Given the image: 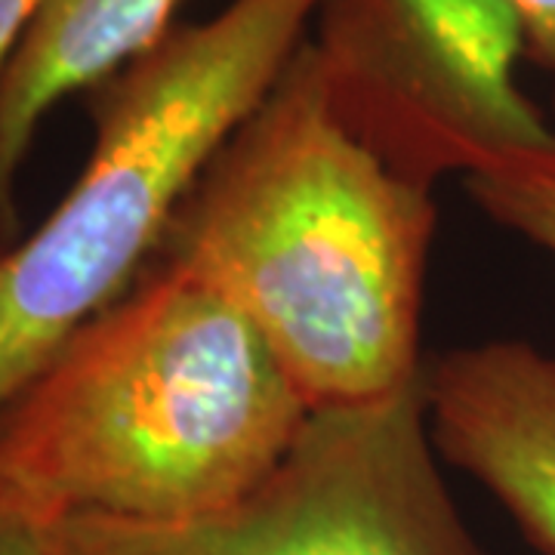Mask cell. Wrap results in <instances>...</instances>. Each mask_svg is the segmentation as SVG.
Returning <instances> with one entry per match:
<instances>
[{
  "label": "cell",
  "instance_id": "cell-3",
  "mask_svg": "<svg viewBox=\"0 0 555 555\" xmlns=\"http://www.w3.org/2000/svg\"><path fill=\"white\" fill-rule=\"evenodd\" d=\"M321 3L229 0L87 90V167L28 238L0 250V411L133 287L207 164L309 40Z\"/></svg>",
  "mask_w": 555,
  "mask_h": 555
},
{
  "label": "cell",
  "instance_id": "cell-9",
  "mask_svg": "<svg viewBox=\"0 0 555 555\" xmlns=\"http://www.w3.org/2000/svg\"><path fill=\"white\" fill-rule=\"evenodd\" d=\"M0 555H56L53 516L0 476Z\"/></svg>",
  "mask_w": 555,
  "mask_h": 555
},
{
  "label": "cell",
  "instance_id": "cell-6",
  "mask_svg": "<svg viewBox=\"0 0 555 555\" xmlns=\"http://www.w3.org/2000/svg\"><path fill=\"white\" fill-rule=\"evenodd\" d=\"M423 398L438 456L555 555V356L518 339L463 346L423 367Z\"/></svg>",
  "mask_w": 555,
  "mask_h": 555
},
{
  "label": "cell",
  "instance_id": "cell-8",
  "mask_svg": "<svg viewBox=\"0 0 555 555\" xmlns=\"http://www.w3.org/2000/svg\"><path fill=\"white\" fill-rule=\"evenodd\" d=\"M466 192L503 229L555 257V152L469 173Z\"/></svg>",
  "mask_w": 555,
  "mask_h": 555
},
{
  "label": "cell",
  "instance_id": "cell-4",
  "mask_svg": "<svg viewBox=\"0 0 555 555\" xmlns=\"http://www.w3.org/2000/svg\"><path fill=\"white\" fill-rule=\"evenodd\" d=\"M56 555H488L438 469L423 379L312 411L275 473L182 521L53 516Z\"/></svg>",
  "mask_w": 555,
  "mask_h": 555
},
{
  "label": "cell",
  "instance_id": "cell-7",
  "mask_svg": "<svg viewBox=\"0 0 555 555\" xmlns=\"http://www.w3.org/2000/svg\"><path fill=\"white\" fill-rule=\"evenodd\" d=\"M182 0H47L0 75V250L20 241L16 177L43 115L152 50Z\"/></svg>",
  "mask_w": 555,
  "mask_h": 555
},
{
  "label": "cell",
  "instance_id": "cell-11",
  "mask_svg": "<svg viewBox=\"0 0 555 555\" xmlns=\"http://www.w3.org/2000/svg\"><path fill=\"white\" fill-rule=\"evenodd\" d=\"M47 0H0V75L13 62L25 31L38 20Z\"/></svg>",
  "mask_w": 555,
  "mask_h": 555
},
{
  "label": "cell",
  "instance_id": "cell-10",
  "mask_svg": "<svg viewBox=\"0 0 555 555\" xmlns=\"http://www.w3.org/2000/svg\"><path fill=\"white\" fill-rule=\"evenodd\" d=\"M525 28V50L555 72V0H509Z\"/></svg>",
  "mask_w": 555,
  "mask_h": 555
},
{
  "label": "cell",
  "instance_id": "cell-2",
  "mask_svg": "<svg viewBox=\"0 0 555 555\" xmlns=\"http://www.w3.org/2000/svg\"><path fill=\"white\" fill-rule=\"evenodd\" d=\"M309 416L254 321L152 259L3 404L0 476L50 516H210L275 473Z\"/></svg>",
  "mask_w": 555,
  "mask_h": 555
},
{
  "label": "cell",
  "instance_id": "cell-1",
  "mask_svg": "<svg viewBox=\"0 0 555 555\" xmlns=\"http://www.w3.org/2000/svg\"><path fill=\"white\" fill-rule=\"evenodd\" d=\"M436 210L339 118L312 38L207 164L152 259L254 321L312 411L423 379L420 315Z\"/></svg>",
  "mask_w": 555,
  "mask_h": 555
},
{
  "label": "cell",
  "instance_id": "cell-5",
  "mask_svg": "<svg viewBox=\"0 0 555 555\" xmlns=\"http://www.w3.org/2000/svg\"><path fill=\"white\" fill-rule=\"evenodd\" d=\"M315 25L337 115L420 185L555 152L516 83L525 28L509 0H324Z\"/></svg>",
  "mask_w": 555,
  "mask_h": 555
}]
</instances>
